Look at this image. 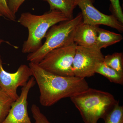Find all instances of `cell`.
Returning a JSON list of instances; mask_svg holds the SVG:
<instances>
[{"label": "cell", "instance_id": "cell-6", "mask_svg": "<svg viewBox=\"0 0 123 123\" xmlns=\"http://www.w3.org/2000/svg\"><path fill=\"white\" fill-rule=\"evenodd\" d=\"M104 57L97 46H77L73 65L74 76L85 78L93 76L98 65L103 62Z\"/></svg>", "mask_w": 123, "mask_h": 123}, {"label": "cell", "instance_id": "cell-8", "mask_svg": "<svg viewBox=\"0 0 123 123\" xmlns=\"http://www.w3.org/2000/svg\"><path fill=\"white\" fill-rule=\"evenodd\" d=\"M32 72L29 66L21 65L15 73L8 72L4 69L0 55V87L2 88L15 101L18 98V88L23 87L32 76Z\"/></svg>", "mask_w": 123, "mask_h": 123}, {"label": "cell", "instance_id": "cell-16", "mask_svg": "<svg viewBox=\"0 0 123 123\" xmlns=\"http://www.w3.org/2000/svg\"><path fill=\"white\" fill-rule=\"evenodd\" d=\"M104 123H123V107L118 101L103 118Z\"/></svg>", "mask_w": 123, "mask_h": 123}, {"label": "cell", "instance_id": "cell-4", "mask_svg": "<svg viewBox=\"0 0 123 123\" xmlns=\"http://www.w3.org/2000/svg\"><path fill=\"white\" fill-rule=\"evenodd\" d=\"M82 22V15L80 12L72 19L53 25L46 33L44 43L37 51L29 53L27 60L38 64L51 51L74 43V38L76 30Z\"/></svg>", "mask_w": 123, "mask_h": 123}, {"label": "cell", "instance_id": "cell-3", "mask_svg": "<svg viewBox=\"0 0 123 123\" xmlns=\"http://www.w3.org/2000/svg\"><path fill=\"white\" fill-rule=\"evenodd\" d=\"M70 98L85 123H98L118 101L109 92L90 88Z\"/></svg>", "mask_w": 123, "mask_h": 123}, {"label": "cell", "instance_id": "cell-18", "mask_svg": "<svg viewBox=\"0 0 123 123\" xmlns=\"http://www.w3.org/2000/svg\"><path fill=\"white\" fill-rule=\"evenodd\" d=\"M0 14L6 19L15 21L16 16L9 9L6 0H0Z\"/></svg>", "mask_w": 123, "mask_h": 123}, {"label": "cell", "instance_id": "cell-10", "mask_svg": "<svg viewBox=\"0 0 123 123\" xmlns=\"http://www.w3.org/2000/svg\"><path fill=\"white\" fill-rule=\"evenodd\" d=\"M99 25H92L82 22L77 28L74 42L77 46L91 47L96 46Z\"/></svg>", "mask_w": 123, "mask_h": 123}, {"label": "cell", "instance_id": "cell-13", "mask_svg": "<svg viewBox=\"0 0 123 123\" xmlns=\"http://www.w3.org/2000/svg\"><path fill=\"white\" fill-rule=\"evenodd\" d=\"M95 73L102 75L112 83L123 85V74L106 65L103 62L98 65Z\"/></svg>", "mask_w": 123, "mask_h": 123}, {"label": "cell", "instance_id": "cell-9", "mask_svg": "<svg viewBox=\"0 0 123 123\" xmlns=\"http://www.w3.org/2000/svg\"><path fill=\"white\" fill-rule=\"evenodd\" d=\"M36 84L34 77L30 78L22 88L20 96L12 104L8 114L1 123H32L27 111V98L29 91Z\"/></svg>", "mask_w": 123, "mask_h": 123}, {"label": "cell", "instance_id": "cell-2", "mask_svg": "<svg viewBox=\"0 0 123 123\" xmlns=\"http://www.w3.org/2000/svg\"><path fill=\"white\" fill-rule=\"evenodd\" d=\"M68 20L63 14L57 10H50L41 15L29 12L22 13L18 22L28 29L29 33L23 45L22 53L29 54L37 51L43 44L42 40L51 27Z\"/></svg>", "mask_w": 123, "mask_h": 123}, {"label": "cell", "instance_id": "cell-20", "mask_svg": "<svg viewBox=\"0 0 123 123\" xmlns=\"http://www.w3.org/2000/svg\"><path fill=\"white\" fill-rule=\"evenodd\" d=\"M25 0H6L9 9L14 15L17 12L19 8ZM45 1V0H41Z\"/></svg>", "mask_w": 123, "mask_h": 123}, {"label": "cell", "instance_id": "cell-11", "mask_svg": "<svg viewBox=\"0 0 123 123\" xmlns=\"http://www.w3.org/2000/svg\"><path fill=\"white\" fill-rule=\"evenodd\" d=\"M49 4L50 10L60 11L69 20L73 18L74 9L77 6V0H45Z\"/></svg>", "mask_w": 123, "mask_h": 123}, {"label": "cell", "instance_id": "cell-17", "mask_svg": "<svg viewBox=\"0 0 123 123\" xmlns=\"http://www.w3.org/2000/svg\"><path fill=\"white\" fill-rule=\"evenodd\" d=\"M33 118L35 120V123H51L46 116L40 111L37 105L33 104L31 108Z\"/></svg>", "mask_w": 123, "mask_h": 123}, {"label": "cell", "instance_id": "cell-19", "mask_svg": "<svg viewBox=\"0 0 123 123\" xmlns=\"http://www.w3.org/2000/svg\"><path fill=\"white\" fill-rule=\"evenodd\" d=\"M114 15L119 21L123 23V13L119 0H110Z\"/></svg>", "mask_w": 123, "mask_h": 123}, {"label": "cell", "instance_id": "cell-7", "mask_svg": "<svg viewBox=\"0 0 123 123\" xmlns=\"http://www.w3.org/2000/svg\"><path fill=\"white\" fill-rule=\"evenodd\" d=\"M94 0H77V6L81 11L82 22L92 25H105L123 32V23L114 14L107 15L101 12L94 6Z\"/></svg>", "mask_w": 123, "mask_h": 123}, {"label": "cell", "instance_id": "cell-1", "mask_svg": "<svg viewBox=\"0 0 123 123\" xmlns=\"http://www.w3.org/2000/svg\"><path fill=\"white\" fill-rule=\"evenodd\" d=\"M29 66L39 89L40 103L43 106L53 105L61 99L71 98L89 88L85 78L55 75L31 62Z\"/></svg>", "mask_w": 123, "mask_h": 123}, {"label": "cell", "instance_id": "cell-15", "mask_svg": "<svg viewBox=\"0 0 123 123\" xmlns=\"http://www.w3.org/2000/svg\"><path fill=\"white\" fill-rule=\"evenodd\" d=\"M103 62L117 72L123 74V55L122 52H115L104 56Z\"/></svg>", "mask_w": 123, "mask_h": 123}, {"label": "cell", "instance_id": "cell-5", "mask_svg": "<svg viewBox=\"0 0 123 123\" xmlns=\"http://www.w3.org/2000/svg\"><path fill=\"white\" fill-rule=\"evenodd\" d=\"M77 45L75 43L51 51L38 64L49 72L65 77L74 76L73 70Z\"/></svg>", "mask_w": 123, "mask_h": 123}, {"label": "cell", "instance_id": "cell-21", "mask_svg": "<svg viewBox=\"0 0 123 123\" xmlns=\"http://www.w3.org/2000/svg\"><path fill=\"white\" fill-rule=\"evenodd\" d=\"M0 17H2V16H1V14H0ZM5 42L4 41V40H3L0 39V46H1V43H3V42Z\"/></svg>", "mask_w": 123, "mask_h": 123}, {"label": "cell", "instance_id": "cell-14", "mask_svg": "<svg viewBox=\"0 0 123 123\" xmlns=\"http://www.w3.org/2000/svg\"><path fill=\"white\" fill-rule=\"evenodd\" d=\"M3 89L0 87V123L4 120L15 101Z\"/></svg>", "mask_w": 123, "mask_h": 123}, {"label": "cell", "instance_id": "cell-12", "mask_svg": "<svg viewBox=\"0 0 123 123\" xmlns=\"http://www.w3.org/2000/svg\"><path fill=\"white\" fill-rule=\"evenodd\" d=\"M97 47L101 50L120 42L123 36L120 34L98 27L97 30Z\"/></svg>", "mask_w": 123, "mask_h": 123}]
</instances>
